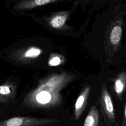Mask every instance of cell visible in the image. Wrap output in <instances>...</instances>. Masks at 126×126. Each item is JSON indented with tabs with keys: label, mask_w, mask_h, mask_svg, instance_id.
<instances>
[{
	"label": "cell",
	"mask_w": 126,
	"mask_h": 126,
	"mask_svg": "<svg viewBox=\"0 0 126 126\" xmlns=\"http://www.w3.org/2000/svg\"><path fill=\"white\" fill-rule=\"evenodd\" d=\"M75 78L68 72L50 74L40 80L37 86L23 99V104L28 108L49 109L59 106L63 102L61 91Z\"/></svg>",
	"instance_id": "6da1fadb"
},
{
	"label": "cell",
	"mask_w": 126,
	"mask_h": 126,
	"mask_svg": "<svg viewBox=\"0 0 126 126\" xmlns=\"http://www.w3.org/2000/svg\"><path fill=\"white\" fill-rule=\"evenodd\" d=\"M78 7L77 4L73 2L70 9L52 11L46 10L30 18L54 34L75 38L78 37V31L68 22Z\"/></svg>",
	"instance_id": "7a4b0ae2"
},
{
	"label": "cell",
	"mask_w": 126,
	"mask_h": 126,
	"mask_svg": "<svg viewBox=\"0 0 126 126\" xmlns=\"http://www.w3.org/2000/svg\"><path fill=\"white\" fill-rule=\"evenodd\" d=\"M75 0H4L6 10L15 16H31L46 11L53 5L74 2Z\"/></svg>",
	"instance_id": "3957f363"
},
{
	"label": "cell",
	"mask_w": 126,
	"mask_h": 126,
	"mask_svg": "<svg viewBox=\"0 0 126 126\" xmlns=\"http://www.w3.org/2000/svg\"><path fill=\"white\" fill-rule=\"evenodd\" d=\"M44 37L32 36L19 39L14 44L10 56L19 63H29L34 61L44 53V48L41 46L46 39Z\"/></svg>",
	"instance_id": "277c9868"
},
{
	"label": "cell",
	"mask_w": 126,
	"mask_h": 126,
	"mask_svg": "<svg viewBox=\"0 0 126 126\" xmlns=\"http://www.w3.org/2000/svg\"><path fill=\"white\" fill-rule=\"evenodd\" d=\"M58 122V120L55 119L17 116L1 121L0 126H40L54 124Z\"/></svg>",
	"instance_id": "5b68a950"
},
{
	"label": "cell",
	"mask_w": 126,
	"mask_h": 126,
	"mask_svg": "<svg viewBox=\"0 0 126 126\" xmlns=\"http://www.w3.org/2000/svg\"><path fill=\"white\" fill-rule=\"evenodd\" d=\"M100 103L102 108L107 118L111 122H114L115 115L113 104L109 92L104 86L102 87L101 90Z\"/></svg>",
	"instance_id": "8992f818"
},
{
	"label": "cell",
	"mask_w": 126,
	"mask_h": 126,
	"mask_svg": "<svg viewBox=\"0 0 126 126\" xmlns=\"http://www.w3.org/2000/svg\"><path fill=\"white\" fill-rule=\"evenodd\" d=\"M91 90V87L90 86H86L82 90L77 98L74 105V117L75 120L79 119L84 111Z\"/></svg>",
	"instance_id": "52a82bcc"
},
{
	"label": "cell",
	"mask_w": 126,
	"mask_h": 126,
	"mask_svg": "<svg viewBox=\"0 0 126 126\" xmlns=\"http://www.w3.org/2000/svg\"><path fill=\"white\" fill-rule=\"evenodd\" d=\"M16 85L11 82H6L0 86V102L7 104L13 101L16 95Z\"/></svg>",
	"instance_id": "ba28073f"
},
{
	"label": "cell",
	"mask_w": 126,
	"mask_h": 126,
	"mask_svg": "<svg viewBox=\"0 0 126 126\" xmlns=\"http://www.w3.org/2000/svg\"><path fill=\"white\" fill-rule=\"evenodd\" d=\"M126 86V72H122L118 74L114 81V89L119 97H121Z\"/></svg>",
	"instance_id": "9c48e42d"
},
{
	"label": "cell",
	"mask_w": 126,
	"mask_h": 126,
	"mask_svg": "<svg viewBox=\"0 0 126 126\" xmlns=\"http://www.w3.org/2000/svg\"><path fill=\"white\" fill-rule=\"evenodd\" d=\"M99 121V113L95 106H92L86 116L83 126H97Z\"/></svg>",
	"instance_id": "30bf717a"
},
{
	"label": "cell",
	"mask_w": 126,
	"mask_h": 126,
	"mask_svg": "<svg viewBox=\"0 0 126 126\" xmlns=\"http://www.w3.org/2000/svg\"><path fill=\"white\" fill-rule=\"evenodd\" d=\"M65 62V57L60 54L52 53L50 54L48 64L50 66H56L63 64Z\"/></svg>",
	"instance_id": "8fae6325"
},
{
	"label": "cell",
	"mask_w": 126,
	"mask_h": 126,
	"mask_svg": "<svg viewBox=\"0 0 126 126\" xmlns=\"http://www.w3.org/2000/svg\"><path fill=\"white\" fill-rule=\"evenodd\" d=\"M123 126H126V100L125 105V110H124V116L123 121Z\"/></svg>",
	"instance_id": "7c38bea8"
},
{
	"label": "cell",
	"mask_w": 126,
	"mask_h": 126,
	"mask_svg": "<svg viewBox=\"0 0 126 126\" xmlns=\"http://www.w3.org/2000/svg\"></svg>",
	"instance_id": "4fadbf2b"
}]
</instances>
